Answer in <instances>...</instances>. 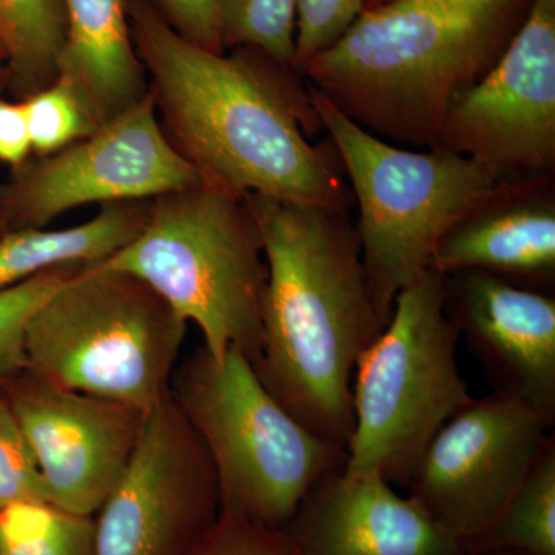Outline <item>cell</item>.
Listing matches in <instances>:
<instances>
[{"instance_id":"1","label":"cell","mask_w":555,"mask_h":555,"mask_svg":"<svg viewBox=\"0 0 555 555\" xmlns=\"http://www.w3.org/2000/svg\"><path fill=\"white\" fill-rule=\"evenodd\" d=\"M134 49L178 152L206 184L236 195L349 211L352 192L308 80L254 49H204L153 0H129Z\"/></svg>"},{"instance_id":"2","label":"cell","mask_w":555,"mask_h":555,"mask_svg":"<svg viewBox=\"0 0 555 555\" xmlns=\"http://www.w3.org/2000/svg\"><path fill=\"white\" fill-rule=\"evenodd\" d=\"M257 219L268 283L251 364L278 403L347 448L358 358L386 324L372 298L349 211L244 195Z\"/></svg>"},{"instance_id":"3","label":"cell","mask_w":555,"mask_h":555,"mask_svg":"<svg viewBox=\"0 0 555 555\" xmlns=\"http://www.w3.org/2000/svg\"><path fill=\"white\" fill-rule=\"evenodd\" d=\"M534 0H387L302 69L375 137L430 149L452 102L483 78Z\"/></svg>"},{"instance_id":"4","label":"cell","mask_w":555,"mask_h":555,"mask_svg":"<svg viewBox=\"0 0 555 555\" xmlns=\"http://www.w3.org/2000/svg\"><path fill=\"white\" fill-rule=\"evenodd\" d=\"M101 262L158 292L211 357L235 347L257 363L268 262L244 196L206 182L158 196L133 240Z\"/></svg>"},{"instance_id":"5","label":"cell","mask_w":555,"mask_h":555,"mask_svg":"<svg viewBox=\"0 0 555 555\" xmlns=\"http://www.w3.org/2000/svg\"><path fill=\"white\" fill-rule=\"evenodd\" d=\"M170 393L210 456L221 513L284 531L309 492L345 469L346 448L281 406L235 347L217 360L201 346L175 371Z\"/></svg>"},{"instance_id":"6","label":"cell","mask_w":555,"mask_h":555,"mask_svg":"<svg viewBox=\"0 0 555 555\" xmlns=\"http://www.w3.org/2000/svg\"><path fill=\"white\" fill-rule=\"evenodd\" d=\"M309 90L350 182L361 259L387 326L397 295L430 268L441 238L506 179L454 153L389 144Z\"/></svg>"},{"instance_id":"7","label":"cell","mask_w":555,"mask_h":555,"mask_svg":"<svg viewBox=\"0 0 555 555\" xmlns=\"http://www.w3.org/2000/svg\"><path fill=\"white\" fill-rule=\"evenodd\" d=\"M188 324L139 278L83 266L28 323L25 372L149 412L170 392Z\"/></svg>"},{"instance_id":"8","label":"cell","mask_w":555,"mask_h":555,"mask_svg":"<svg viewBox=\"0 0 555 555\" xmlns=\"http://www.w3.org/2000/svg\"><path fill=\"white\" fill-rule=\"evenodd\" d=\"M444 298L447 276L425 270L397 295L385 331L358 358L343 473H377L406 488L438 430L473 400Z\"/></svg>"},{"instance_id":"9","label":"cell","mask_w":555,"mask_h":555,"mask_svg":"<svg viewBox=\"0 0 555 555\" xmlns=\"http://www.w3.org/2000/svg\"><path fill=\"white\" fill-rule=\"evenodd\" d=\"M555 420L517 398H473L433 438L408 495L467 546L499 520L555 436Z\"/></svg>"},{"instance_id":"10","label":"cell","mask_w":555,"mask_h":555,"mask_svg":"<svg viewBox=\"0 0 555 555\" xmlns=\"http://www.w3.org/2000/svg\"><path fill=\"white\" fill-rule=\"evenodd\" d=\"M221 516L203 441L167 393L94 518V555H193Z\"/></svg>"},{"instance_id":"11","label":"cell","mask_w":555,"mask_h":555,"mask_svg":"<svg viewBox=\"0 0 555 555\" xmlns=\"http://www.w3.org/2000/svg\"><path fill=\"white\" fill-rule=\"evenodd\" d=\"M430 150L506 181L555 170V0H534L494 67L448 109Z\"/></svg>"},{"instance_id":"12","label":"cell","mask_w":555,"mask_h":555,"mask_svg":"<svg viewBox=\"0 0 555 555\" xmlns=\"http://www.w3.org/2000/svg\"><path fill=\"white\" fill-rule=\"evenodd\" d=\"M201 182L160 126L149 91L90 137L31 166L11 190L10 206L20 229H42L86 204L155 199Z\"/></svg>"},{"instance_id":"13","label":"cell","mask_w":555,"mask_h":555,"mask_svg":"<svg viewBox=\"0 0 555 555\" xmlns=\"http://www.w3.org/2000/svg\"><path fill=\"white\" fill-rule=\"evenodd\" d=\"M42 476L49 502L94 517L118 485L149 412L64 389L28 372L2 387Z\"/></svg>"},{"instance_id":"14","label":"cell","mask_w":555,"mask_h":555,"mask_svg":"<svg viewBox=\"0 0 555 555\" xmlns=\"http://www.w3.org/2000/svg\"><path fill=\"white\" fill-rule=\"evenodd\" d=\"M444 310L494 392L555 420V297L489 273L447 276Z\"/></svg>"},{"instance_id":"15","label":"cell","mask_w":555,"mask_h":555,"mask_svg":"<svg viewBox=\"0 0 555 555\" xmlns=\"http://www.w3.org/2000/svg\"><path fill=\"white\" fill-rule=\"evenodd\" d=\"M283 532L298 555H476L377 473L328 474Z\"/></svg>"},{"instance_id":"16","label":"cell","mask_w":555,"mask_h":555,"mask_svg":"<svg viewBox=\"0 0 555 555\" xmlns=\"http://www.w3.org/2000/svg\"><path fill=\"white\" fill-rule=\"evenodd\" d=\"M430 269L444 276L477 270L554 294V173L503 181L441 238Z\"/></svg>"},{"instance_id":"17","label":"cell","mask_w":555,"mask_h":555,"mask_svg":"<svg viewBox=\"0 0 555 555\" xmlns=\"http://www.w3.org/2000/svg\"><path fill=\"white\" fill-rule=\"evenodd\" d=\"M62 7L67 35L57 79L102 126L149 93L131 38L129 0H62Z\"/></svg>"},{"instance_id":"18","label":"cell","mask_w":555,"mask_h":555,"mask_svg":"<svg viewBox=\"0 0 555 555\" xmlns=\"http://www.w3.org/2000/svg\"><path fill=\"white\" fill-rule=\"evenodd\" d=\"M149 204H105L86 224L68 229H17L0 238V288L64 266L104 261L133 240Z\"/></svg>"},{"instance_id":"19","label":"cell","mask_w":555,"mask_h":555,"mask_svg":"<svg viewBox=\"0 0 555 555\" xmlns=\"http://www.w3.org/2000/svg\"><path fill=\"white\" fill-rule=\"evenodd\" d=\"M65 35L62 0H0V46L25 98L57 79Z\"/></svg>"},{"instance_id":"20","label":"cell","mask_w":555,"mask_h":555,"mask_svg":"<svg viewBox=\"0 0 555 555\" xmlns=\"http://www.w3.org/2000/svg\"><path fill=\"white\" fill-rule=\"evenodd\" d=\"M469 547L474 554L555 555V438L499 520Z\"/></svg>"},{"instance_id":"21","label":"cell","mask_w":555,"mask_h":555,"mask_svg":"<svg viewBox=\"0 0 555 555\" xmlns=\"http://www.w3.org/2000/svg\"><path fill=\"white\" fill-rule=\"evenodd\" d=\"M0 555H94V517L49 502L2 507Z\"/></svg>"},{"instance_id":"22","label":"cell","mask_w":555,"mask_h":555,"mask_svg":"<svg viewBox=\"0 0 555 555\" xmlns=\"http://www.w3.org/2000/svg\"><path fill=\"white\" fill-rule=\"evenodd\" d=\"M222 49H254L294 69L297 0H222Z\"/></svg>"},{"instance_id":"23","label":"cell","mask_w":555,"mask_h":555,"mask_svg":"<svg viewBox=\"0 0 555 555\" xmlns=\"http://www.w3.org/2000/svg\"><path fill=\"white\" fill-rule=\"evenodd\" d=\"M83 266L47 270L0 288V387L25 372V332L33 315Z\"/></svg>"},{"instance_id":"24","label":"cell","mask_w":555,"mask_h":555,"mask_svg":"<svg viewBox=\"0 0 555 555\" xmlns=\"http://www.w3.org/2000/svg\"><path fill=\"white\" fill-rule=\"evenodd\" d=\"M22 104L31 147L39 155H53L100 127L75 90L61 79L25 98Z\"/></svg>"},{"instance_id":"25","label":"cell","mask_w":555,"mask_h":555,"mask_svg":"<svg viewBox=\"0 0 555 555\" xmlns=\"http://www.w3.org/2000/svg\"><path fill=\"white\" fill-rule=\"evenodd\" d=\"M22 502H49V494L27 438L0 387V509Z\"/></svg>"},{"instance_id":"26","label":"cell","mask_w":555,"mask_h":555,"mask_svg":"<svg viewBox=\"0 0 555 555\" xmlns=\"http://www.w3.org/2000/svg\"><path fill=\"white\" fill-rule=\"evenodd\" d=\"M367 0H297L294 69L331 49L366 10Z\"/></svg>"},{"instance_id":"27","label":"cell","mask_w":555,"mask_h":555,"mask_svg":"<svg viewBox=\"0 0 555 555\" xmlns=\"http://www.w3.org/2000/svg\"><path fill=\"white\" fill-rule=\"evenodd\" d=\"M193 555H298L283 531H272L233 514L218 524Z\"/></svg>"},{"instance_id":"28","label":"cell","mask_w":555,"mask_h":555,"mask_svg":"<svg viewBox=\"0 0 555 555\" xmlns=\"http://www.w3.org/2000/svg\"><path fill=\"white\" fill-rule=\"evenodd\" d=\"M171 27L204 49L222 53V0H153Z\"/></svg>"},{"instance_id":"29","label":"cell","mask_w":555,"mask_h":555,"mask_svg":"<svg viewBox=\"0 0 555 555\" xmlns=\"http://www.w3.org/2000/svg\"><path fill=\"white\" fill-rule=\"evenodd\" d=\"M31 150L24 104L0 100V160L10 166H21Z\"/></svg>"},{"instance_id":"30","label":"cell","mask_w":555,"mask_h":555,"mask_svg":"<svg viewBox=\"0 0 555 555\" xmlns=\"http://www.w3.org/2000/svg\"><path fill=\"white\" fill-rule=\"evenodd\" d=\"M476 555H520V554L506 553V551H488V553H478Z\"/></svg>"},{"instance_id":"31","label":"cell","mask_w":555,"mask_h":555,"mask_svg":"<svg viewBox=\"0 0 555 555\" xmlns=\"http://www.w3.org/2000/svg\"><path fill=\"white\" fill-rule=\"evenodd\" d=\"M387 2V0H367L366 10L375 9V7L382 5V3Z\"/></svg>"},{"instance_id":"32","label":"cell","mask_w":555,"mask_h":555,"mask_svg":"<svg viewBox=\"0 0 555 555\" xmlns=\"http://www.w3.org/2000/svg\"><path fill=\"white\" fill-rule=\"evenodd\" d=\"M0 60H5V53H3L2 46H0Z\"/></svg>"}]
</instances>
